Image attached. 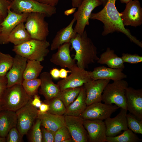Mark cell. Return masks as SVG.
I'll use <instances>...</instances> for the list:
<instances>
[{"mask_svg":"<svg viewBox=\"0 0 142 142\" xmlns=\"http://www.w3.org/2000/svg\"><path fill=\"white\" fill-rule=\"evenodd\" d=\"M116 0H108L101 11L92 13L90 19L99 21L103 24L102 36H106L115 32H121L125 34L131 42L142 48V42L132 35L130 30L125 28L120 13L115 6Z\"/></svg>","mask_w":142,"mask_h":142,"instance_id":"6da1fadb","label":"cell"},{"mask_svg":"<svg viewBox=\"0 0 142 142\" xmlns=\"http://www.w3.org/2000/svg\"><path fill=\"white\" fill-rule=\"evenodd\" d=\"M70 42L72 48L75 52L73 59L77 61L78 67L85 69L99 60L97 48L88 37L86 30L82 34L77 33Z\"/></svg>","mask_w":142,"mask_h":142,"instance_id":"7a4b0ae2","label":"cell"},{"mask_svg":"<svg viewBox=\"0 0 142 142\" xmlns=\"http://www.w3.org/2000/svg\"><path fill=\"white\" fill-rule=\"evenodd\" d=\"M49 42L32 39L21 44L14 45L12 50L16 54L28 60L43 61L49 52Z\"/></svg>","mask_w":142,"mask_h":142,"instance_id":"3957f363","label":"cell"},{"mask_svg":"<svg viewBox=\"0 0 142 142\" xmlns=\"http://www.w3.org/2000/svg\"><path fill=\"white\" fill-rule=\"evenodd\" d=\"M32 100L22 84H18L7 88L0 103L2 110L16 112Z\"/></svg>","mask_w":142,"mask_h":142,"instance_id":"277c9868","label":"cell"},{"mask_svg":"<svg viewBox=\"0 0 142 142\" xmlns=\"http://www.w3.org/2000/svg\"><path fill=\"white\" fill-rule=\"evenodd\" d=\"M128 86V82L124 79L108 83L103 92L102 101L107 104H114L119 108L127 110L125 91Z\"/></svg>","mask_w":142,"mask_h":142,"instance_id":"5b68a950","label":"cell"},{"mask_svg":"<svg viewBox=\"0 0 142 142\" xmlns=\"http://www.w3.org/2000/svg\"><path fill=\"white\" fill-rule=\"evenodd\" d=\"M9 9L18 14L39 13L50 17L55 14V6L41 3L36 0H13L11 2Z\"/></svg>","mask_w":142,"mask_h":142,"instance_id":"8992f818","label":"cell"},{"mask_svg":"<svg viewBox=\"0 0 142 142\" xmlns=\"http://www.w3.org/2000/svg\"><path fill=\"white\" fill-rule=\"evenodd\" d=\"M46 15L39 13L29 14L25 22V27L32 39L46 40L49 31L48 24L45 20Z\"/></svg>","mask_w":142,"mask_h":142,"instance_id":"52a82bcc","label":"cell"},{"mask_svg":"<svg viewBox=\"0 0 142 142\" xmlns=\"http://www.w3.org/2000/svg\"><path fill=\"white\" fill-rule=\"evenodd\" d=\"M102 5L98 0H83L77 11L73 14L76 23L74 29L75 33L82 34L85 27L89 25V20L93 11Z\"/></svg>","mask_w":142,"mask_h":142,"instance_id":"ba28073f","label":"cell"},{"mask_svg":"<svg viewBox=\"0 0 142 142\" xmlns=\"http://www.w3.org/2000/svg\"><path fill=\"white\" fill-rule=\"evenodd\" d=\"M30 101L16 111L17 115V127L23 136L27 135L37 118L38 110Z\"/></svg>","mask_w":142,"mask_h":142,"instance_id":"9c48e42d","label":"cell"},{"mask_svg":"<svg viewBox=\"0 0 142 142\" xmlns=\"http://www.w3.org/2000/svg\"><path fill=\"white\" fill-rule=\"evenodd\" d=\"M119 108L115 105L97 102L87 106L79 116L83 120L98 119L103 120L110 117Z\"/></svg>","mask_w":142,"mask_h":142,"instance_id":"30bf717a","label":"cell"},{"mask_svg":"<svg viewBox=\"0 0 142 142\" xmlns=\"http://www.w3.org/2000/svg\"><path fill=\"white\" fill-rule=\"evenodd\" d=\"M70 70V74L57 83L61 91L67 88L81 87L92 80L90 76V71L80 68L77 65Z\"/></svg>","mask_w":142,"mask_h":142,"instance_id":"8fae6325","label":"cell"},{"mask_svg":"<svg viewBox=\"0 0 142 142\" xmlns=\"http://www.w3.org/2000/svg\"><path fill=\"white\" fill-rule=\"evenodd\" d=\"M120 13L124 26L136 27L142 23V8L138 0H131L126 3L125 9Z\"/></svg>","mask_w":142,"mask_h":142,"instance_id":"7c38bea8","label":"cell"},{"mask_svg":"<svg viewBox=\"0 0 142 142\" xmlns=\"http://www.w3.org/2000/svg\"><path fill=\"white\" fill-rule=\"evenodd\" d=\"M29 13L18 14L8 9V14L1 24L0 44H8L9 35L14 28L21 22H25Z\"/></svg>","mask_w":142,"mask_h":142,"instance_id":"4fadbf2b","label":"cell"},{"mask_svg":"<svg viewBox=\"0 0 142 142\" xmlns=\"http://www.w3.org/2000/svg\"><path fill=\"white\" fill-rule=\"evenodd\" d=\"M64 116V125L74 142H88V134L83 125V120L79 116Z\"/></svg>","mask_w":142,"mask_h":142,"instance_id":"5bb4252c","label":"cell"},{"mask_svg":"<svg viewBox=\"0 0 142 142\" xmlns=\"http://www.w3.org/2000/svg\"><path fill=\"white\" fill-rule=\"evenodd\" d=\"M125 96L127 110L138 120H142V89L128 87Z\"/></svg>","mask_w":142,"mask_h":142,"instance_id":"9a60e30c","label":"cell"},{"mask_svg":"<svg viewBox=\"0 0 142 142\" xmlns=\"http://www.w3.org/2000/svg\"><path fill=\"white\" fill-rule=\"evenodd\" d=\"M27 59L16 54L13 58L12 65L6 75L7 88L18 84H22L24 80L23 75Z\"/></svg>","mask_w":142,"mask_h":142,"instance_id":"2e32d148","label":"cell"},{"mask_svg":"<svg viewBox=\"0 0 142 142\" xmlns=\"http://www.w3.org/2000/svg\"><path fill=\"white\" fill-rule=\"evenodd\" d=\"M84 126L88 135V142L106 141V128L104 121L95 119L83 120Z\"/></svg>","mask_w":142,"mask_h":142,"instance_id":"e0dca14e","label":"cell"},{"mask_svg":"<svg viewBox=\"0 0 142 142\" xmlns=\"http://www.w3.org/2000/svg\"><path fill=\"white\" fill-rule=\"evenodd\" d=\"M110 81V80L102 79L92 80L84 84L87 106L94 103L102 101L103 91Z\"/></svg>","mask_w":142,"mask_h":142,"instance_id":"ac0fdd59","label":"cell"},{"mask_svg":"<svg viewBox=\"0 0 142 142\" xmlns=\"http://www.w3.org/2000/svg\"><path fill=\"white\" fill-rule=\"evenodd\" d=\"M120 108L119 113L116 116L112 118L109 117L104 120L107 136H115L122 131L128 129L126 116L127 110Z\"/></svg>","mask_w":142,"mask_h":142,"instance_id":"d6986e66","label":"cell"},{"mask_svg":"<svg viewBox=\"0 0 142 142\" xmlns=\"http://www.w3.org/2000/svg\"><path fill=\"white\" fill-rule=\"evenodd\" d=\"M70 42L65 43L57 49V52L53 54L50 62L62 68H67L69 70L77 65L75 60L72 59L70 54Z\"/></svg>","mask_w":142,"mask_h":142,"instance_id":"ffe728a7","label":"cell"},{"mask_svg":"<svg viewBox=\"0 0 142 142\" xmlns=\"http://www.w3.org/2000/svg\"><path fill=\"white\" fill-rule=\"evenodd\" d=\"M40 77L41 84L39 93L43 95L47 101L57 97L61 90L58 84L53 82L50 73L47 72H42L40 75Z\"/></svg>","mask_w":142,"mask_h":142,"instance_id":"44dd1931","label":"cell"},{"mask_svg":"<svg viewBox=\"0 0 142 142\" xmlns=\"http://www.w3.org/2000/svg\"><path fill=\"white\" fill-rule=\"evenodd\" d=\"M123 69L106 67L104 66L94 68L90 71V75L93 80L105 79L114 81L126 78L127 75L123 72Z\"/></svg>","mask_w":142,"mask_h":142,"instance_id":"7402d4cb","label":"cell"},{"mask_svg":"<svg viewBox=\"0 0 142 142\" xmlns=\"http://www.w3.org/2000/svg\"><path fill=\"white\" fill-rule=\"evenodd\" d=\"M37 118L40 120L42 126L55 132L65 124L64 115H57L48 112L42 113L38 110Z\"/></svg>","mask_w":142,"mask_h":142,"instance_id":"603a6c76","label":"cell"},{"mask_svg":"<svg viewBox=\"0 0 142 142\" xmlns=\"http://www.w3.org/2000/svg\"><path fill=\"white\" fill-rule=\"evenodd\" d=\"M76 21V19L73 17L67 26L60 29L57 32L52 41L51 50H55L63 44L70 42L71 39L75 36L77 33L74 32L73 26Z\"/></svg>","mask_w":142,"mask_h":142,"instance_id":"cb8c5ba5","label":"cell"},{"mask_svg":"<svg viewBox=\"0 0 142 142\" xmlns=\"http://www.w3.org/2000/svg\"><path fill=\"white\" fill-rule=\"evenodd\" d=\"M17 115L15 111L7 110L0 111V135L6 137L10 130L17 127Z\"/></svg>","mask_w":142,"mask_h":142,"instance_id":"d4e9b609","label":"cell"},{"mask_svg":"<svg viewBox=\"0 0 142 142\" xmlns=\"http://www.w3.org/2000/svg\"><path fill=\"white\" fill-rule=\"evenodd\" d=\"M87 106L85 89L83 85L77 98L72 103L66 107L65 112L64 116H79L85 110Z\"/></svg>","mask_w":142,"mask_h":142,"instance_id":"484cf974","label":"cell"},{"mask_svg":"<svg viewBox=\"0 0 142 142\" xmlns=\"http://www.w3.org/2000/svg\"><path fill=\"white\" fill-rule=\"evenodd\" d=\"M97 62L102 64H106L109 68L115 69L125 68L124 63L121 57H119L114 53V50L107 48L105 51L102 53Z\"/></svg>","mask_w":142,"mask_h":142,"instance_id":"4316f807","label":"cell"},{"mask_svg":"<svg viewBox=\"0 0 142 142\" xmlns=\"http://www.w3.org/2000/svg\"><path fill=\"white\" fill-rule=\"evenodd\" d=\"M32 39L25 28L24 22H22L17 25L10 33L8 42L13 43L14 45H17Z\"/></svg>","mask_w":142,"mask_h":142,"instance_id":"83f0119b","label":"cell"},{"mask_svg":"<svg viewBox=\"0 0 142 142\" xmlns=\"http://www.w3.org/2000/svg\"><path fill=\"white\" fill-rule=\"evenodd\" d=\"M40 62L37 60H27L23 75L24 80L37 78L43 68Z\"/></svg>","mask_w":142,"mask_h":142,"instance_id":"f1b7e54d","label":"cell"},{"mask_svg":"<svg viewBox=\"0 0 142 142\" xmlns=\"http://www.w3.org/2000/svg\"><path fill=\"white\" fill-rule=\"evenodd\" d=\"M82 87L68 88L61 91L57 97L63 102L66 107L72 103L77 98Z\"/></svg>","mask_w":142,"mask_h":142,"instance_id":"f546056e","label":"cell"},{"mask_svg":"<svg viewBox=\"0 0 142 142\" xmlns=\"http://www.w3.org/2000/svg\"><path fill=\"white\" fill-rule=\"evenodd\" d=\"M131 130L128 129L121 134L114 137L106 136L108 142H138L141 141Z\"/></svg>","mask_w":142,"mask_h":142,"instance_id":"4dcf8cb0","label":"cell"},{"mask_svg":"<svg viewBox=\"0 0 142 142\" xmlns=\"http://www.w3.org/2000/svg\"><path fill=\"white\" fill-rule=\"evenodd\" d=\"M41 126V121L37 118L27 134L29 141L42 142Z\"/></svg>","mask_w":142,"mask_h":142,"instance_id":"1f68e13d","label":"cell"},{"mask_svg":"<svg viewBox=\"0 0 142 142\" xmlns=\"http://www.w3.org/2000/svg\"><path fill=\"white\" fill-rule=\"evenodd\" d=\"M49 105V109L48 112L58 115H64L66 107L62 101L58 97L49 100H46Z\"/></svg>","mask_w":142,"mask_h":142,"instance_id":"d6a6232c","label":"cell"},{"mask_svg":"<svg viewBox=\"0 0 142 142\" xmlns=\"http://www.w3.org/2000/svg\"><path fill=\"white\" fill-rule=\"evenodd\" d=\"M13 58L9 54L0 51V76H6L11 68L13 63Z\"/></svg>","mask_w":142,"mask_h":142,"instance_id":"836d02e7","label":"cell"},{"mask_svg":"<svg viewBox=\"0 0 142 142\" xmlns=\"http://www.w3.org/2000/svg\"><path fill=\"white\" fill-rule=\"evenodd\" d=\"M40 84V79L37 78L31 80H24L22 84L27 93L33 97L37 94Z\"/></svg>","mask_w":142,"mask_h":142,"instance_id":"e575fe53","label":"cell"},{"mask_svg":"<svg viewBox=\"0 0 142 142\" xmlns=\"http://www.w3.org/2000/svg\"><path fill=\"white\" fill-rule=\"evenodd\" d=\"M127 125L129 129L134 133L142 134V120H138L130 113L126 114Z\"/></svg>","mask_w":142,"mask_h":142,"instance_id":"d590c367","label":"cell"},{"mask_svg":"<svg viewBox=\"0 0 142 142\" xmlns=\"http://www.w3.org/2000/svg\"><path fill=\"white\" fill-rule=\"evenodd\" d=\"M71 138L68 129L64 125L55 132L54 142H62L64 140Z\"/></svg>","mask_w":142,"mask_h":142,"instance_id":"8d00e7d4","label":"cell"},{"mask_svg":"<svg viewBox=\"0 0 142 142\" xmlns=\"http://www.w3.org/2000/svg\"><path fill=\"white\" fill-rule=\"evenodd\" d=\"M23 136L19 132L17 127H15L12 128L6 137V142H23Z\"/></svg>","mask_w":142,"mask_h":142,"instance_id":"74e56055","label":"cell"},{"mask_svg":"<svg viewBox=\"0 0 142 142\" xmlns=\"http://www.w3.org/2000/svg\"><path fill=\"white\" fill-rule=\"evenodd\" d=\"M121 58L124 63L136 64L142 62V57L136 54L123 53L122 54Z\"/></svg>","mask_w":142,"mask_h":142,"instance_id":"f35d334b","label":"cell"},{"mask_svg":"<svg viewBox=\"0 0 142 142\" xmlns=\"http://www.w3.org/2000/svg\"><path fill=\"white\" fill-rule=\"evenodd\" d=\"M42 142H54L55 132L48 130L41 125Z\"/></svg>","mask_w":142,"mask_h":142,"instance_id":"ab89813d","label":"cell"},{"mask_svg":"<svg viewBox=\"0 0 142 142\" xmlns=\"http://www.w3.org/2000/svg\"><path fill=\"white\" fill-rule=\"evenodd\" d=\"M11 2L7 0H0V15L4 19L7 16Z\"/></svg>","mask_w":142,"mask_h":142,"instance_id":"60d3db41","label":"cell"},{"mask_svg":"<svg viewBox=\"0 0 142 142\" xmlns=\"http://www.w3.org/2000/svg\"><path fill=\"white\" fill-rule=\"evenodd\" d=\"M7 79L6 76H0V102L7 88Z\"/></svg>","mask_w":142,"mask_h":142,"instance_id":"b9f144b4","label":"cell"},{"mask_svg":"<svg viewBox=\"0 0 142 142\" xmlns=\"http://www.w3.org/2000/svg\"><path fill=\"white\" fill-rule=\"evenodd\" d=\"M33 97V99L31 102V104L36 108H39L42 103L39 97L37 94H36L34 95Z\"/></svg>","mask_w":142,"mask_h":142,"instance_id":"7bdbcfd3","label":"cell"},{"mask_svg":"<svg viewBox=\"0 0 142 142\" xmlns=\"http://www.w3.org/2000/svg\"><path fill=\"white\" fill-rule=\"evenodd\" d=\"M44 4L55 6L57 5L60 0H36Z\"/></svg>","mask_w":142,"mask_h":142,"instance_id":"ee69618b","label":"cell"},{"mask_svg":"<svg viewBox=\"0 0 142 142\" xmlns=\"http://www.w3.org/2000/svg\"><path fill=\"white\" fill-rule=\"evenodd\" d=\"M59 70L57 68H54L51 69L50 72V73L52 78L55 79H58L59 78Z\"/></svg>","mask_w":142,"mask_h":142,"instance_id":"f6af8a7d","label":"cell"},{"mask_svg":"<svg viewBox=\"0 0 142 142\" xmlns=\"http://www.w3.org/2000/svg\"><path fill=\"white\" fill-rule=\"evenodd\" d=\"M70 72V71L67 70L65 69L62 68L59 70V78L64 79L66 78L68 75V73Z\"/></svg>","mask_w":142,"mask_h":142,"instance_id":"bcb514c9","label":"cell"},{"mask_svg":"<svg viewBox=\"0 0 142 142\" xmlns=\"http://www.w3.org/2000/svg\"><path fill=\"white\" fill-rule=\"evenodd\" d=\"M39 108V110L40 111L45 113L48 111L49 109V106L47 103H42Z\"/></svg>","mask_w":142,"mask_h":142,"instance_id":"7dc6e473","label":"cell"},{"mask_svg":"<svg viewBox=\"0 0 142 142\" xmlns=\"http://www.w3.org/2000/svg\"><path fill=\"white\" fill-rule=\"evenodd\" d=\"M83 0H72L73 7L78 8L81 4Z\"/></svg>","mask_w":142,"mask_h":142,"instance_id":"c3c4849f","label":"cell"},{"mask_svg":"<svg viewBox=\"0 0 142 142\" xmlns=\"http://www.w3.org/2000/svg\"><path fill=\"white\" fill-rule=\"evenodd\" d=\"M76 8L73 7L71 9L67 10L64 11V14L67 16L71 15L75 12Z\"/></svg>","mask_w":142,"mask_h":142,"instance_id":"681fc988","label":"cell"},{"mask_svg":"<svg viewBox=\"0 0 142 142\" xmlns=\"http://www.w3.org/2000/svg\"><path fill=\"white\" fill-rule=\"evenodd\" d=\"M101 3L103 7H104L106 3H107L108 0H98Z\"/></svg>","mask_w":142,"mask_h":142,"instance_id":"f907efd6","label":"cell"},{"mask_svg":"<svg viewBox=\"0 0 142 142\" xmlns=\"http://www.w3.org/2000/svg\"><path fill=\"white\" fill-rule=\"evenodd\" d=\"M62 142H74L72 138L68 139L63 141Z\"/></svg>","mask_w":142,"mask_h":142,"instance_id":"816d5d0a","label":"cell"},{"mask_svg":"<svg viewBox=\"0 0 142 142\" xmlns=\"http://www.w3.org/2000/svg\"><path fill=\"white\" fill-rule=\"evenodd\" d=\"M6 142V137L0 136V142Z\"/></svg>","mask_w":142,"mask_h":142,"instance_id":"f5cc1de1","label":"cell"},{"mask_svg":"<svg viewBox=\"0 0 142 142\" xmlns=\"http://www.w3.org/2000/svg\"><path fill=\"white\" fill-rule=\"evenodd\" d=\"M122 3H126L131 0H119Z\"/></svg>","mask_w":142,"mask_h":142,"instance_id":"db71d44e","label":"cell"},{"mask_svg":"<svg viewBox=\"0 0 142 142\" xmlns=\"http://www.w3.org/2000/svg\"><path fill=\"white\" fill-rule=\"evenodd\" d=\"M4 19V18L1 15H0V26H1V24L3 21Z\"/></svg>","mask_w":142,"mask_h":142,"instance_id":"11a10c76","label":"cell"},{"mask_svg":"<svg viewBox=\"0 0 142 142\" xmlns=\"http://www.w3.org/2000/svg\"><path fill=\"white\" fill-rule=\"evenodd\" d=\"M2 110V107H1L0 103V111L1 110Z\"/></svg>","mask_w":142,"mask_h":142,"instance_id":"9f6ffc18","label":"cell"},{"mask_svg":"<svg viewBox=\"0 0 142 142\" xmlns=\"http://www.w3.org/2000/svg\"><path fill=\"white\" fill-rule=\"evenodd\" d=\"M11 2H12V1H13V0H7Z\"/></svg>","mask_w":142,"mask_h":142,"instance_id":"6f0895ef","label":"cell"},{"mask_svg":"<svg viewBox=\"0 0 142 142\" xmlns=\"http://www.w3.org/2000/svg\"><path fill=\"white\" fill-rule=\"evenodd\" d=\"M1 26H0V32L1 31Z\"/></svg>","mask_w":142,"mask_h":142,"instance_id":"680465c9","label":"cell"},{"mask_svg":"<svg viewBox=\"0 0 142 142\" xmlns=\"http://www.w3.org/2000/svg\"></svg>","mask_w":142,"mask_h":142,"instance_id":"91938a15","label":"cell"}]
</instances>
